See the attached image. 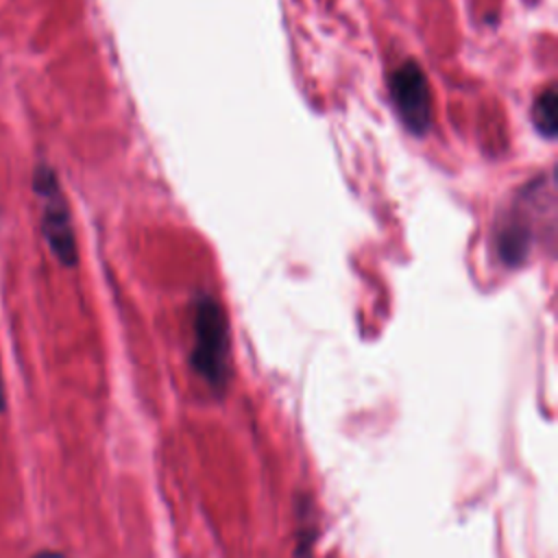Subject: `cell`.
Wrapping results in <instances>:
<instances>
[{
  "label": "cell",
  "mask_w": 558,
  "mask_h": 558,
  "mask_svg": "<svg viewBox=\"0 0 558 558\" xmlns=\"http://www.w3.org/2000/svg\"><path fill=\"white\" fill-rule=\"evenodd\" d=\"M33 192L41 205V233L50 253L65 268H74L78 262L76 233L54 168H50L48 163H39L33 170Z\"/></svg>",
  "instance_id": "7a4b0ae2"
},
{
  "label": "cell",
  "mask_w": 558,
  "mask_h": 558,
  "mask_svg": "<svg viewBox=\"0 0 558 558\" xmlns=\"http://www.w3.org/2000/svg\"><path fill=\"white\" fill-rule=\"evenodd\" d=\"M543 181H534L532 185L523 187L519 198H514L512 207L501 216L499 227L495 231V244L497 253L508 266H519L527 259L536 231L532 229V218L538 214L543 207L541 201V190Z\"/></svg>",
  "instance_id": "3957f363"
},
{
  "label": "cell",
  "mask_w": 558,
  "mask_h": 558,
  "mask_svg": "<svg viewBox=\"0 0 558 558\" xmlns=\"http://www.w3.org/2000/svg\"><path fill=\"white\" fill-rule=\"evenodd\" d=\"M530 113H532V124H534L536 133L551 140L558 131V96H556V89L551 85L545 87L534 98V105H532Z\"/></svg>",
  "instance_id": "5b68a950"
},
{
  "label": "cell",
  "mask_w": 558,
  "mask_h": 558,
  "mask_svg": "<svg viewBox=\"0 0 558 558\" xmlns=\"http://www.w3.org/2000/svg\"><path fill=\"white\" fill-rule=\"evenodd\" d=\"M7 408V392H4V381H2V368H0V412Z\"/></svg>",
  "instance_id": "52a82bcc"
},
{
  "label": "cell",
  "mask_w": 558,
  "mask_h": 558,
  "mask_svg": "<svg viewBox=\"0 0 558 558\" xmlns=\"http://www.w3.org/2000/svg\"><path fill=\"white\" fill-rule=\"evenodd\" d=\"M194 344L190 364L194 373L216 392L229 381V323L225 310L211 294H196L192 303Z\"/></svg>",
  "instance_id": "6da1fadb"
},
{
  "label": "cell",
  "mask_w": 558,
  "mask_h": 558,
  "mask_svg": "<svg viewBox=\"0 0 558 558\" xmlns=\"http://www.w3.org/2000/svg\"><path fill=\"white\" fill-rule=\"evenodd\" d=\"M31 558H68V556L61 551H54V549H41V551L33 554Z\"/></svg>",
  "instance_id": "8992f818"
},
{
  "label": "cell",
  "mask_w": 558,
  "mask_h": 558,
  "mask_svg": "<svg viewBox=\"0 0 558 558\" xmlns=\"http://www.w3.org/2000/svg\"><path fill=\"white\" fill-rule=\"evenodd\" d=\"M390 100L403 126L414 135H425L432 126V94L423 68L408 59L388 76Z\"/></svg>",
  "instance_id": "277c9868"
}]
</instances>
